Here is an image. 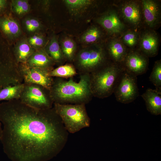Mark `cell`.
I'll return each instance as SVG.
<instances>
[{
  "instance_id": "cell-17",
  "label": "cell",
  "mask_w": 161,
  "mask_h": 161,
  "mask_svg": "<svg viewBox=\"0 0 161 161\" xmlns=\"http://www.w3.org/2000/svg\"><path fill=\"white\" fill-rule=\"evenodd\" d=\"M145 100L146 108L151 114H161V91L148 89L142 95Z\"/></svg>"
},
{
  "instance_id": "cell-23",
  "label": "cell",
  "mask_w": 161,
  "mask_h": 161,
  "mask_svg": "<svg viewBox=\"0 0 161 161\" xmlns=\"http://www.w3.org/2000/svg\"><path fill=\"white\" fill-rule=\"evenodd\" d=\"M63 2L70 12L76 15L92 5L95 1L91 0H64Z\"/></svg>"
},
{
  "instance_id": "cell-6",
  "label": "cell",
  "mask_w": 161,
  "mask_h": 161,
  "mask_svg": "<svg viewBox=\"0 0 161 161\" xmlns=\"http://www.w3.org/2000/svg\"><path fill=\"white\" fill-rule=\"evenodd\" d=\"M24 83V86L19 99L22 103L38 109L53 107L54 102L49 90L40 85Z\"/></svg>"
},
{
  "instance_id": "cell-7",
  "label": "cell",
  "mask_w": 161,
  "mask_h": 161,
  "mask_svg": "<svg viewBox=\"0 0 161 161\" xmlns=\"http://www.w3.org/2000/svg\"><path fill=\"white\" fill-rule=\"evenodd\" d=\"M22 82L13 54L0 48V90Z\"/></svg>"
},
{
  "instance_id": "cell-2",
  "label": "cell",
  "mask_w": 161,
  "mask_h": 161,
  "mask_svg": "<svg viewBox=\"0 0 161 161\" xmlns=\"http://www.w3.org/2000/svg\"><path fill=\"white\" fill-rule=\"evenodd\" d=\"M50 91L54 103L86 104L93 97L90 89L89 74L80 75L78 82L74 81L72 78L67 80L54 77Z\"/></svg>"
},
{
  "instance_id": "cell-32",
  "label": "cell",
  "mask_w": 161,
  "mask_h": 161,
  "mask_svg": "<svg viewBox=\"0 0 161 161\" xmlns=\"http://www.w3.org/2000/svg\"><path fill=\"white\" fill-rule=\"evenodd\" d=\"M7 4V1L0 0V12L5 7Z\"/></svg>"
},
{
  "instance_id": "cell-15",
  "label": "cell",
  "mask_w": 161,
  "mask_h": 161,
  "mask_svg": "<svg viewBox=\"0 0 161 161\" xmlns=\"http://www.w3.org/2000/svg\"><path fill=\"white\" fill-rule=\"evenodd\" d=\"M25 64L30 67L44 69L50 71L54 69L55 65L44 48L35 50Z\"/></svg>"
},
{
  "instance_id": "cell-11",
  "label": "cell",
  "mask_w": 161,
  "mask_h": 161,
  "mask_svg": "<svg viewBox=\"0 0 161 161\" xmlns=\"http://www.w3.org/2000/svg\"><path fill=\"white\" fill-rule=\"evenodd\" d=\"M97 22L109 34L114 37L125 31V24L119 12L115 9L109 10L103 13L97 18Z\"/></svg>"
},
{
  "instance_id": "cell-26",
  "label": "cell",
  "mask_w": 161,
  "mask_h": 161,
  "mask_svg": "<svg viewBox=\"0 0 161 161\" xmlns=\"http://www.w3.org/2000/svg\"><path fill=\"white\" fill-rule=\"evenodd\" d=\"M139 36L136 31L129 30L122 33L120 38L126 47L133 48L138 45Z\"/></svg>"
},
{
  "instance_id": "cell-1",
  "label": "cell",
  "mask_w": 161,
  "mask_h": 161,
  "mask_svg": "<svg viewBox=\"0 0 161 161\" xmlns=\"http://www.w3.org/2000/svg\"><path fill=\"white\" fill-rule=\"evenodd\" d=\"M0 141L13 161H43L64 147L68 132L53 107L35 109L19 100L0 103Z\"/></svg>"
},
{
  "instance_id": "cell-33",
  "label": "cell",
  "mask_w": 161,
  "mask_h": 161,
  "mask_svg": "<svg viewBox=\"0 0 161 161\" xmlns=\"http://www.w3.org/2000/svg\"><path fill=\"white\" fill-rule=\"evenodd\" d=\"M2 132V128L1 127V123L0 122V141Z\"/></svg>"
},
{
  "instance_id": "cell-3",
  "label": "cell",
  "mask_w": 161,
  "mask_h": 161,
  "mask_svg": "<svg viewBox=\"0 0 161 161\" xmlns=\"http://www.w3.org/2000/svg\"><path fill=\"white\" fill-rule=\"evenodd\" d=\"M124 69L122 65L108 63L89 74V83L92 96L103 99L114 92Z\"/></svg>"
},
{
  "instance_id": "cell-22",
  "label": "cell",
  "mask_w": 161,
  "mask_h": 161,
  "mask_svg": "<svg viewBox=\"0 0 161 161\" xmlns=\"http://www.w3.org/2000/svg\"><path fill=\"white\" fill-rule=\"evenodd\" d=\"M60 47L66 61L73 62L77 54L76 45L74 40L70 38L65 37L61 41Z\"/></svg>"
},
{
  "instance_id": "cell-27",
  "label": "cell",
  "mask_w": 161,
  "mask_h": 161,
  "mask_svg": "<svg viewBox=\"0 0 161 161\" xmlns=\"http://www.w3.org/2000/svg\"><path fill=\"white\" fill-rule=\"evenodd\" d=\"M149 79L155 86L156 89L161 91V60L155 62Z\"/></svg>"
},
{
  "instance_id": "cell-31",
  "label": "cell",
  "mask_w": 161,
  "mask_h": 161,
  "mask_svg": "<svg viewBox=\"0 0 161 161\" xmlns=\"http://www.w3.org/2000/svg\"><path fill=\"white\" fill-rule=\"evenodd\" d=\"M24 23L25 27L28 31L30 32H33L34 31L30 23L29 18L25 19Z\"/></svg>"
},
{
  "instance_id": "cell-24",
  "label": "cell",
  "mask_w": 161,
  "mask_h": 161,
  "mask_svg": "<svg viewBox=\"0 0 161 161\" xmlns=\"http://www.w3.org/2000/svg\"><path fill=\"white\" fill-rule=\"evenodd\" d=\"M78 74L74 65L69 63L58 66L49 73L51 77L63 78H72Z\"/></svg>"
},
{
  "instance_id": "cell-28",
  "label": "cell",
  "mask_w": 161,
  "mask_h": 161,
  "mask_svg": "<svg viewBox=\"0 0 161 161\" xmlns=\"http://www.w3.org/2000/svg\"><path fill=\"white\" fill-rule=\"evenodd\" d=\"M12 6L13 11L18 15L25 14L30 9V5L27 0H13Z\"/></svg>"
},
{
  "instance_id": "cell-20",
  "label": "cell",
  "mask_w": 161,
  "mask_h": 161,
  "mask_svg": "<svg viewBox=\"0 0 161 161\" xmlns=\"http://www.w3.org/2000/svg\"><path fill=\"white\" fill-rule=\"evenodd\" d=\"M0 27L3 32L10 38L18 37L21 33L19 24L11 17L7 16L0 18Z\"/></svg>"
},
{
  "instance_id": "cell-16",
  "label": "cell",
  "mask_w": 161,
  "mask_h": 161,
  "mask_svg": "<svg viewBox=\"0 0 161 161\" xmlns=\"http://www.w3.org/2000/svg\"><path fill=\"white\" fill-rule=\"evenodd\" d=\"M128 52L120 38L114 37L108 43L106 52L113 62L122 65Z\"/></svg>"
},
{
  "instance_id": "cell-5",
  "label": "cell",
  "mask_w": 161,
  "mask_h": 161,
  "mask_svg": "<svg viewBox=\"0 0 161 161\" xmlns=\"http://www.w3.org/2000/svg\"><path fill=\"white\" fill-rule=\"evenodd\" d=\"M109 58L103 47L95 45L77 53L74 65L78 74H89L108 63Z\"/></svg>"
},
{
  "instance_id": "cell-9",
  "label": "cell",
  "mask_w": 161,
  "mask_h": 161,
  "mask_svg": "<svg viewBox=\"0 0 161 161\" xmlns=\"http://www.w3.org/2000/svg\"><path fill=\"white\" fill-rule=\"evenodd\" d=\"M18 66L23 83L40 85L50 90L54 80V77L49 75L50 71L44 69L30 67L25 64H19Z\"/></svg>"
},
{
  "instance_id": "cell-13",
  "label": "cell",
  "mask_w": 161,
  "mask_h": 161,
  "mask_svg": "<svg viewBox=\"0 0 161 161\" xmlns=\"http://www.w3.org/2000/svg\"><path fill=\"white\" fill-rule=\"evenodd\" d=\"M143 21L149 29L153 30L161 21L160 1L154 0L141 1Z\"/></svg>"
},
{
  "instance_id": "cell-18",
  "label": "cell",
  "mask_w": 161,
  "mask_h": 161,
  "mask_svg": "<svg viewBox=\"0 0 161 161\" xmlns=\"http://www.w3.org/2000/svg\"><path fill=\"white\" fill-rule=\"evenodd\" d=\"M35 50L27 40L23 39L20 41L15 47L13 54L17 64H26Z\"/></svg>"
},
{
  "instance_id": "cell-14",
  "label": "cell",
  "mask_w": 161,
  "mask_h": 161,
  "mask_svg": "<svg viewBox=\"0 0 161 161\" xmlns=\"http://www.w3.org/2000/svg\"><path fill=\"white\" fill-rule=\"evenodd\" d=\"M149 29L140 35L138 52L148 58L155 56L158 53L159 38L157 33Z\"/></svg>"
},
{
  "instance_id": "cell-12",
  "label": "cell",
  "mask_w": 161,
  "mask_h": 161,
  "mask_svg": "<svg viewBox=\"0 0 161 161\" xmlns=\"http://www.w3.org/2000/svg\"><path fill=\"white\" fill-rule=\"evenodd\" d=\"M122 65L125 70L137 76L147 70L148 58L137 51L131 50L128 52Z\"/></svg>"
},
{
  "instance_id": "cell-19",
  "label": "cell",
  "mask_w": 161,
  "mask_h": 161,
  "mask_svg": "<svg viewBox=\"0 0 161 161\" xmlns=\"http://www.w3.org/2000/svg\"><path fill=\"white\" fill-rule=\"evenodd\" d=\"M44 49L55 63L58 66L64 64L66 61L60 46L57 37L53 35Z\"/></svg>"
},
{
  "instance_id": "cell-25",
  "label": "cell",
  "mask_w": 161,
  "mask_h": 161,
  "mask_svg": "<svg viewBox=\"0 0 161 161\" xmlns=\"http://www.w3.org/2000/svg\"><path fill=\"white\" fill-rule=\"evenodd\" d=\"M103 32L98 26H92L89 27L81 35L80 41L86 44H93L98 42L102 38Z\"/></svg>"
},
{
  "instance_id": "cell-4",
  "label": "cell",
  "mask_w": 161,
  "mask_h": 161,
  "mask_svg": "<svg viewBox=\"0 0 161 161\" xmlns=\"http://www.w3.org/2000/svg\"><path fill=\"white\" fill-rule=\"evenodd\" d=\"M85 105L54 103L53 107L68 132L74 133L90 126V119Z\"/></svg>"
},
{
  "instance_id": "cell-29",
  "label": "cell",
  "mask_w": 161,
  "mask_h": 161,
  "mask_svg": "<svg viewBox=\"0 0 161 161\" xmlns=\"http://www.w3.org/2000/svg\"><path fill=\"white\" fill-rule=\"evenodd\" d=\"M30 46L35 50L44 48L46 44L45 37L42 35L36 34L30 37L27 40Z\"/></svg>"
},
{
  "instance_id": "cell-10",
  "label": "cell",
  "mask_w": 161,
  "mask_h": 161,
  "mask_svg": "<svg viewBox=\"0 0 161 161\" xmlns=\"http://www.w3.org/2000/svg\"><path fill=\"white\" fill-rule=\"evenodd\" d=\"M119 13L124 22L134 29L138 28L143 21L141 1L128 0L120 4Z\"/></svg>"
},
{
  "instance_id": "cell-30",
  "label": "cell",
  "mask_w": 161,
  "mask_h": 161,
  "mask_svg": "<svg viewBox=\"0 0 161 161\" xmlns=\"http://www.w3.org/2000/svg\"><path fill=\"white\" fill-rule=\"evenodd\" d=\"M29 18L30 23L34 31L41 28V24L39 21L34 18Z\"/></svg>"
},
{
  "instance_id": "cell-8",
  "label": "cell",
  "mask_w": 161,
  "mask_h": 161,
  "mask_svg": "<svg viewBox=\"0 0 161 161\" xmlns=\"http://www.w3.org/2000/svg\"><path fill=\"white\" fill-rule=\"evenodd\" d=\"M113 93L116 100L121 103L127 104L134 101L139 95L137 76L124 69Z\"/></svg>"
},
{
  "instance_id": "cell-21",
  "label": "cell",
  "mask_w": 161,
  "mask_h": 161,
  "mask_svg": "<svg viewBox=\"0 0 161 161\" xmlns=\"http://www.w3.org/2000/svg\"><path fill=\"white\" fill-rule=\"evenodd\" d=\"M24 83L10 86L0 90V101L19 100Z\"/></svg>"
}]
</instances>
